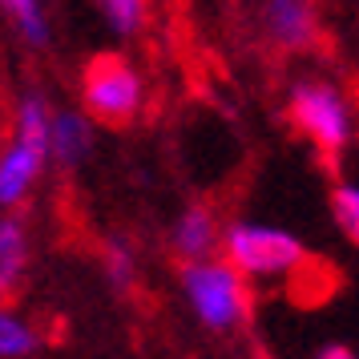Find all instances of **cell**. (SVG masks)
<instances>
[{"instance_id":"cell-1","label":"cell","mask_w":359,"mask_h":359,"mask_svg":"<svg viewBox=\"0 0 359 359\" xmlns=\"http://www.w3.org/2000/svg\"><path fill=\"white\" fill-rule=\"evenodd\" d=\"M287 117L307 146L323 158L327 165H335L347 154V146L359 137L355 130V114H351V101L343 97L339 85L323 81V77H303L291 85L287 93Z\"/></svg>"},{"instance_id":"cell-2","label":"cell","mask_w":359,"mask_h":359,"mask_svg":"<svg viewBox=\"0 0 359 359\" xmlns=\"http://www.w3.org/2000/svg\"><path fill=\"white\" fill-rule=\"evenodd\" d=\"M222 259L234 262L246 278L262 283H299L307 275V250L291 230L262 226V222H234L222 230Z\"/></svg>"},{"instance_id":"cell-3","label":"cell","mask_w":359,"mask_h":359,"mask_svg":"<svg viewBox=\"0 0 359 359\" xmlns=\"http://www.w3.org/2000/svg\"><path fill=\"white\" fill-rule=\"evenodd\" d=\"M182 287L186 299L210 331H234L250 315V287L246 275L226 259L182 262Z\"/></svg>"},{"instance_id":"cell-4","label":"cell","mask_w":359,"mask_h":359,"mask_svg":"<svg viewBox=\"0 0 359 359\" xmlns=\"http://www.w3.org/2000/svg\"><path fill=\"white\" fill-rule=\"evenodd\" d=\"M81 101L89 117L101 126H130L146 105V85L142 73L121 57V53H97L81 73Z\"/></svg>"},{"instance_id":"cell-5","label":"cell","mask_w":359,"mask_h":359,"mask_svg":"<svg viewBox=\"0 0 359 359\" xmlns=\"http://www.w3.org/2000/svg\"><path fill=\"white\" fill-rule=\"evenodd\" d=\"M49 109L41 97H25L17 114V142L13 149L0 154V202L13 206L29 194V186L41 178V170L49 162Z\"/></svg>"},{"instance_id":"cell-6","label":"cell","mask_w":359,"mask_h":359,"mask_svg":"<svg viewBox=\"0 0 359 359\" xmlns=\"http://www.w3.org/2000/svg\"><path fill=\"white\" fill-rule=\"evenodd\" d=\"M259 29L283 53H307L319 45L315 0H259Z\"/></svg>"},{"instance_id":"cell-7","label":"cell","mask_w":359,"mask_h":359,"mask_svg":"<svg viewBox=\"0 0 359 359\" xmlns=\"http://www.w3.org/2000/svg\"><path fill=\"white\" fill-rule=\"evenodd\" d=\"M214 250H222V226L218 214L210 206H186V214L174 226V255L182 262H198V259H214Z\"/></svg>"},{"instance_id":"cell-8","label":"cell","mask_w":359,"mask_h":359,"mask_svg":"<svg viewBox=\"0 0 359 359\" xmlns=\"http://www.w3.org/2000/svg\"><path fill=\"white\" fill-rule=\"evenodd\" d=\"M29 266V238L20 218H0V303L17 299Z\"/></svg>"},{"instance_id":"cell-9","label":"cell","mask_w":359,"mask_h":359,"mask_svg":"<svg viewBox=\"0 0 359 359\" xmlns=\"http://www.w3.org/2000/svg\"><path fill=\"white\" fill-rule=\"evenodd\" d=\"M89 146H93V130H89V121H85V117L61 114L57 121H53V130H49V154L65 165V170H73V165L81 162L85 154H89Z\"/></svg>"},{"instance_id":"cell-10","label":"cell","mask_w":359,"mask_h":359,"mask_svg":"<svg viewBox=\"0 0 359 359\" xmlns=\"http://www.w3.org/2000/svg\"><path fill=\"white\" fill-rule=\"evenodd\" d=\"M97 4H101V13L109 17V25L126 36L142 33L149 20V0H97Z\"/></svg>"},{"instance_id":"cell-11","label":"cell","mask_w":359,"mask_h":359,"mask_svg":"<svg viewBox=\"0 0 359 359\" xmlns=\"http://www.w3.org/2000/svg\"><path fill=\"white\" fill-rule=\"evenodd\" d=\"M36 343H41V335H36V331H29L17 315L0 311V359L29 355V351H36Z\"/></svg>"},{"instance_id":"cell-12","label":"cell","mask_w":359,"mask_h":359,"mask_svg":"<svg viewBox=\"0 0 359 359\" xmlns=\"http://www.w3.org/2000/svg\"><path fill=\"white\" fill-rule=\"evenodd\" d=\"M331 210H335V222L343 226V234L359 243V182H339L331 190Z\"/></svg>"},{"instance_id":"cell-13","label":"cell","mask_w":359,"mask_h":359,"mask_svg":"<svg viewBox=\"0 0 359 359\" xmlns=\"http://www.w3.org/2000/svg\"><path fill=\"white\" fill-rule=\"evenodd\" d=\"M105 271L114 278V287L121 291H133V283H137V271H133V255L126 243H105Z\"/></svg>"},{"instance_id":"cell-14","label":"cell","mask_w":359,"mask_h":359,"mask_svg":"<svg viewBox=\"0 0 359 359\" xmlns=\"http://www.w3.org/2000/svg\"><path fill=\"white\" fill-rule=\"evenodd\" d=\"M0 4L17 17V25L25 29V36H29L33 45H41V41H45V17H41L36 0H0Z\"/></svg>"},{"instance_id":"cell-15","label":"cell","mask_w":359,"mask_h":359,"mask_svg":"<svg viewBox=\"0 0 359 359\" xmlns=\"http://www.w3.org/2000/svg\"><path fill=\"white\" fill-rule=\"evenodd\" d=\"M315 359H355V351L343 347V343H327V347H319V355Z\"/></svg>"},{"instance_id":"cell-16","label":"cell","mask_w":359,"mask_h":359,"mask_svg":"<svg viewBox=\"0 0 359 359\" xmlns=\"http://www.w3.org/2000/svg\"><path fill=\"white\" fill-rule=\"evenodd\" d=\"M4 133H8V109L0 105V137H4Z\"/></svg>"}]
</instances>
